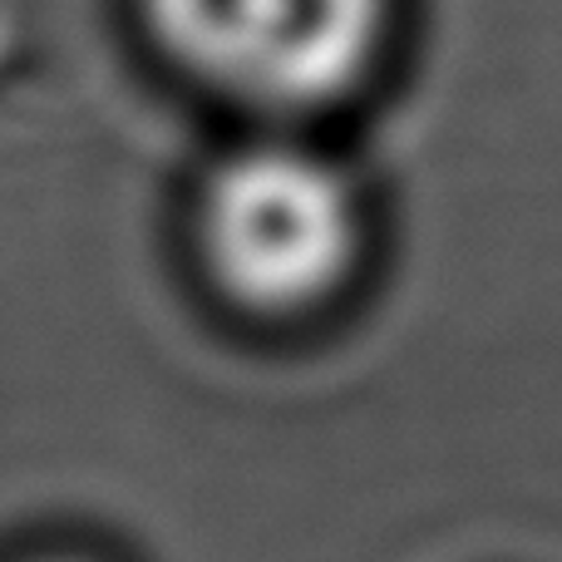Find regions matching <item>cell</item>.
<instances>
[{"label": "cell", "instance_id": "1", "mask_svg": "<svg viewBox=\"0 0 562 562\" xmlns=\"http://www.w3.org/2000/svg\"><path fill=\"white\" fill-rule=\"evenodd\" d=\"M356 237L350 183L306 148H247L207 193L213 272L257 311L321 301L346 277Z\"/></svg>", "mask_w": 562, "mask_h": 562}, {"label": "cell", "instance_id": "2", "mask_svg": "<svg viewBox=\"0 0 562 562\" xmlns=\"http://www.w3.org/2000/svg\"><path fill=\"white\" fill-rule=\"evenodd\" d=\"M198 79L267 109H316L370 69L385 0H148Z\"/></svg>", "mask_w": 562, "mask_h": 562}]
</instances>
